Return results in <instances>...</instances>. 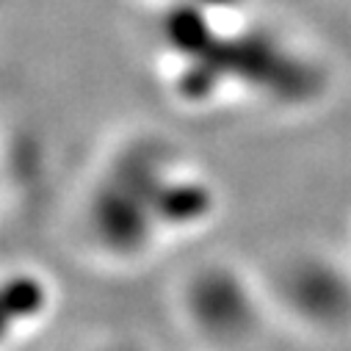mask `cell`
Listing matches in <instances>:
<instances>
[{
  "label": "cell",
  "mask_w": 351,
  "mask_h": 351,
  "mask_svg": "<svg viewBox=\"0 0 351 351\" xmlns=\"http://www.w3.org/2000/svg\"><path fill=\"white\" fill-rule=\"evenodd\" d=\"M277 321H293L304 332L337 335L351 326V274L329 257H293L263 274Z\"/></svg>",
  "instance_id": "obj_4"
},
{
  "label": "cell",
  "mask_w": 351,
  "mask_h": 351,
  "mask_svg": "<svg viewBox=\"0 0 351 351\" xmlns=\"http://www.w3.org/2000/svg\"><path fill=\"white\" fill-rule=\"evenodd\" d=\"M53 282L31 269L12 266L0 271V351H14L28 343L53 315Z\"/></svg>",
  "instance_id": "obj_5"
},
{
  "label": "cell",
  "mask_w": 351,
  "mask_h": 351,
  "mask_svg": "<svg viewBox=\"0 0 351 351\" xmlns=\"http://www.w3.org/2000/svg\"><path fill=\"white\" fill-rule=\"evenodd\" d=\"M221 208V189L194 152L136 128L106 144L86 171L66 230L83 260L130 274L199 241Z\"/></svg>",
  "instance_id": "obj_2"
},
{
  "label": "cell",
  "mask_w": 351,
  "mask_h": 351,
  "mask_svg": "<svg viewBox=\"0 0 351 351\" xmlns=\"http://www.w3.org/2000/svg\"><path fill=\"white\" fill-rule=\"evenodd\" d=\"M119 351H128V348H119Z\"/></svg>",
  "instance_id": "obj_6"
},
{
  "label": "cell",
  "mask_w": 351,
  "mask_h": 351,
  "mask_svg": "<svg viewBox=\"0 0 351 351\" xmlns=\"http://www.w3.org/2000/svg\"><path fill=\"white\" fill-rule=\"evenodd\" d=\"M147 53L166 97L191 114L296 111L326 92L318 50L252 0H144Z\"/></svg>",
  "instance_id": "obj_1"
},
{
  "label": "cell",
  "mask_w": 351,
  "mask_h": 351,
  "mask_svg": "<svg viewBox=\"0 0 351 351\" xmlns=\"http://www.w3.org/2000/svg\"><path fill=\"white\" fill-rule=\"evenodd\" d=\"M186 326L216 348H243L271 321H277L263 274L210 263L197 269L180 288Z\"/></svg>",
  "instance_id": "obj_3"
}]
</instances>
